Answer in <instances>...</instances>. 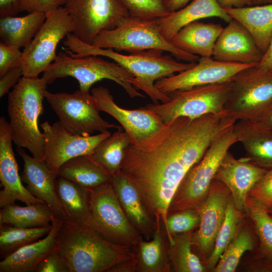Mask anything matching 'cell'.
<instances>
[{
  "instance_id": "cell-1",
  "label": "cell",
  "mask_w": 272,
  "mask_h": 272,
  "mask_svg": "<svg viewBox=\"0 0 272 272\" xmlns=\"http://www.w3.org/2000/svg\"><path fill=\"white\" fill-rule=\"evenodd\" d=\"M236 121L226 111L178 117L126 148L120 170L138 189L156 226L166 231L170 205L183 179L215 138Z\"/></svg>"
},
{
  "instance_id": "cell-2",
  "label": "cell",
  "mask_w": 272,
  "mask_h": 272,
  "mask_svg": "<svg viewBox=\"0 0 272 272\" xmlns=\"http://www.w3.org/2000/svg\"><path fill=\"white\" fill-rule=\"evenodd\" d=\"M55 248L64 258L70 272H116L135 270L133 248L103 239L92 230L63 220Z\"/></svg>"
},
{
  "instance_id": "cell-3",
  "label": "cell",
  "mask_w": 272,
  "mask_h": 272,
  "mask_svg": "<svg viewBox=\"0 0 272 272\" xmlns=\"http://www.w3.org/2000/svg\"><path fill=\"white\" fill-rule=\"evenodd\" d=\"M63 43L66 52L73 56H102L113 60L134 76V87L145 92L154 104H158L159 101L166 103L170 100L167 94L161 92L155 87L157 80L186 70L196 62H179L170 55H163L164 51L159 50L122 54L112 49L98 47L87 43L72 33L66 35Z\"/></svg>"
},
{
  "instance_id": "cell-4",
  "label": "cell",
  "mask_w": 272,
  "mask_h": 272,
  "mask_svg": "<svg viewBox=\"0 0 272 272\" xmlns=\"http://www.w3.org/2000/svg\"><path fill=\"white\" fill-rule=\"evenodd\" d=\"M47 84L41 78H20L9 93L7 111L13 142L35 159L44 161L45 142L38 126Z\"/></svg>"
},
{
  "instance_id": "cell-5",
  "label": "cell",
  "mask_w": 272,
  "mask_h": 272,
  "mask_svg": "<svg viewBox=\"0 0 272 272\" xmlns=\"http://www.w3.org/2000/svg\"><path fill=\"white\" fill-rule=\"evenodd\" d=\"M91 44L132 52L148 50L167 51L176 59L185 62H196L199 58L179 49L166 38L161 32L159 19L129 15L114 29L101 32Z\"/></svg>"
},
{
  "instance_id": "cell-6",
  "label": "cell",
  "mask_w": 272,
  "mask_h": 272,
  "mask_svg": "<svg viewBox=\"0 0 272 272\" xmlns=\"http://www.w3.org/2000/svg\"><path fill=\"white\" fill-rule=\"evenodd\" d=\"M70 55V54H69ZM71 77L79 84V90L89 92L95 83L107 79L120 85L131 98L145 97L134 87V76L115 62H110L94 55L75 57L67 52H59L56 59L43 73L42 78L47 85L57 79Z\"/></svg>"
},
{
  "instance_id": "cell-7",
  "label": "cell",
  "mask_w": 272,
  "mask_h": 272,
  "mask_svg": "<svg viewBox=\"0 0 272 272\" xmlns=\"http://www.w3.org/2000/svg\"><path fill=\"white\" fill-rule=\"evenodd\" d=\"M233 125L215 138L201 159L188 172L171 202L168 216L185 210H197L205 200L223 158L237 142Z\"/></svg>"
},
{
  "instance_id": "cell-8",
  "label": "cell",
  "mask_w": 272,
  "mask_h": 272,
  "mask_svg": "<svg viewBox=\"0 0 272 272\" xmlns=\"http://www.w3.org/2000/svg\"><path fill=\"white\" fill-rule=\"evenodd\" d=\"M89 190V212L82 226L113 244L135 247L142 235L128 220L110 182Z\"/></svg>"
},
{
  "instance_id": "cell-9",
  "label": "cell",
  "mask_w": 272,
  "mask_h": 272,
  "mask_svg": "<svg viewBox=\"0 0 272 272\" xmlns=\"http://www.w3.org/2000/svg\"><path fill=\"white\" fill-rule=\"evenodd\" d=\"M230 90L229 82L178 90L167 95L170 100L145 107L156 113L164 123L178 117L195 118L224 111Z\"/></svg>"
},
{
  "instance_id": "cell-10",
  "label": "cell",
  "mask_w": 272,
  "mask_h": 272,
  "mask_svg": "<svg viewBox=\"0 0 272 272\" xmlns=\"http://www.w3.org/2000/svg\"><path fill=\"white\" fill-rule=\"evenodd\" d=\"M224 111L236 120H256L272 102V72L256 65L238 73L229 82Z\"/></svg>"
},
{
  "instance_id": "cell-11",
  "label": "cell",
  "mask_w": 272,
  "mask_h": 272,
  "mask_svg": "<svg viewBox=\"0 0 272 272\" xmlns=\"http://www.w3.org/2000/svg\"><path fill=\"white\" fill-rule=\"evenodd\" d=\"M46 14L43 24L22 51L21 66L24 77L37 78L47 70L57 58L59 42L74 31V22L64 7Z\"/></svg>"
},
{
  "instance_id": "cell-12",
  "label": "cell",
  "mask_w": 272,
  "mask_h": 272,
  "mask_svg": "<svg viewBox=\"0 0 272 272\" xmlns=\"http://www.w3.org/2000/svg\"><path fill=\"white\" fill-rule=\"evenodd\" d=\"M44 95L59 121L74 134L87 137L96 131L103 132L122 127L101 117L96 101L89 92L79 90L72 94L53 93L45 89Z\"/></svg>"
},
{
  "instance_id": "cell-13",
  "label": "cell",
  "mask_w": 272,
  "mask_h": 272,
  "mask_svg": "<svg viewBox=\"0 0 272 272\" xmlns=\"http://www.w3.org/2000/svg\"><path fill=\"white\" fill-rule=\"evenodd\" d=\"M64 5L75 25L72 33L89 44L129 16L120 0H65Z\"/></svg>"
},
{
  "instance_id": "cell-14",
  "label": "cell",
  "mask_w": 272,
  "mask_h": 272,
  "mask_svg": "<svg viewBox=\"0 0 272 272\" xmlns=\"http://www.w3.org/2000/svg\"><path fill=\"white\" fill-rule=\"evenodd\" d=\"M40 126L45 142L44 161L48 168L57 174L64 163L79 156L90 155L101 141L111 134L108 130L87 137L75 135L59 121L52 124L45 121Z\"/></svg>"
},
{
  "instance_id": "cell-15",
  "label": "cell",
  "mask_w": 272,
  "mask_h": 272,
  "mask_svg": "<svg viewBox=\"0 0 272 272\" xmlns=\"http://www.w3.org/2000/svg\"><path fill=\"white\" fill-rule=\"evenodd\" d=\"M231 197L227 187L214 179L207 197L197 209L200 223L192 234V249L204 264L212 252Z\"/></svg>"
},
{
  "instance_id": "cell-16",
  "label": "cell",
  "mask_w": 272,
  "mask_h": 272,
  "mask_svg": "<svg viewBox=\"0 0 272 272\" xmlns=\"http://www.w3.org/2000/svg\"><path fill=\"white\" fill-rule=\"evenodd\" d=\"M255 65L224 62L212 57H200L191 67L177 75L160 79L155 85L159 91L168 94L195 86L229 82L241 71Z\"/></svg>"
},
{
  "instance_id": "cell-17",
  "label": "cell",
  "mask_w": 272,
  "mask_h": 272,
  "mask_svg": "<svg viewBox=\"0 0 272 272\" xmlns=\"http://www.w3.org/2000/svg\"><path fill=\"white\" fill-rule=\"evenodd\" d=\"M91 92L100 111L109 114L121 124L128 135L131 144H140L157 132L164 124L156 113L145 106L133 110L119 106L105 87L94 88Z\"/></svg>"
},
{
  "instance_id": "cell-18",
  "label": "cell",
  "mask_w": 272,
  "mask_h": 272,
  "mask_svg": "<svg viewBox=\"0 0 272 272\" xmlns=\"http://www.w3.org/2000/svg\"><path fill=\"white\" fill-rule=\"evenodd\" d=\"M13 139L9 122L0 117V207L15 203L16 200L26 205L43 202L25 187L19 174V168L13 150Z\"/></svg>"
},
{
  "instance_id": "cell-19",
  "label": "cell",
  "mask_w": 272,
  "mask_h": 272,
  "mask_svg": "<svg viewBox=\"0 0 272 272\" xmlns=\"http://www.w3.org/2000/svg\"><path fill=\"white\" fill-rule=\"evenodd\" d=\"M218 38L213 58L218 61L257 65L263 52L254 39L240 23L232 19Z\"/></svg>"
},
{
  "instance_id": "cell-20",
  "label": "cell",
  "mask_w": 272,
  "mask_h": 272,
  "mask_svg": "<svg viewBox=\"0 0 272 272\" xmlns=\"http://www.w3.org/2000/svg\"><path fill=\"white\" fill-rule=\"evenodd\" d=\"M267 171L243 159H236L228 151L220 164L214 179L227 187L235 207L244 212L249 192Z\"/></svg>"
},
{
  "instance_id": "cell-21",
  "label": "cell",
  "mask_w": 272,
  "mask_h": 272,
  "mask_svg": "<svg viewBox=\"0 0 272 272\" xmlns=\"http://www.w3.org/2000/svg\"><path fill=\"white\" fill-rule=\"evenodd\" d=\"M17 151L24 162L22 181L32 195L48 206L54 217L65 220L56 191L57 174L50 170L44 161L29 156L23 148H17Z\"/></svg>"
},
{
  "instance_id": "cell-22",
  "label": "cell",
  "mask_w": 272,
  "mask_h": 272,
  "mask_svg": "<svg viewBox=\"0 0 272 272\" xmlns=\"http://www.w3.org/2000/svg\"><path fill=\"white\" fill-rule=\"evenodd\" d=\"M110 183L132 225L142 236H153L157 226L136 186L121 170L111 175Z\"/></svg>"
},
{
  "instance_id": "cell-23",
  "label": "cell",
  "mask_w": 272,
  "mask_h": 272,
  "mask_svg": "<svg viewBox=\"0 0 272 272\" xmlns=\"http://www.w3.org/2000/svg\"><path fill=\"white\" fill-rule=\"evenodd\" d=\"M233 130L246 152L243 160L267 170L272 169V132L249 120L235 122Z\"/></svg>"
},
{
  "instance_id": "cell-24",
  "label": "cell",
  "mask_w": 272,
  "mask_h": 272,
  "mask_svg": "<svg viewBox=\"0 0 272 272\" xmlns=\"http://www.w3.org/2000/svg\"><path fill=\"white\" fill-rule=\"evenodd\" d=\"M62 220L53 217L51 228L46 236L28 244L4 258L0 272H35L41 260L56 246V238Z\"/></svg>"
},
{
  "instance_id": "cell-25",
  "label": "cell",
  "mask_w": 272,
  "mask_h": 272,
  "mask_svg": "<svg viewBox=\"0 0 272 272\" xmlns=\"http://www.w3.org/2000/svg\"><path fill=\"white\" fill-rule=\"evenodd\" d=\"M210 17H218L227 23L232 19L217 0H193L183 8L159 19V23L162 34L170 40L187 24Z\"/></svg>"
},
{
  "instance_id": "cell-26",
  "label": "cell",
  "mask_w": 272,
  "mask_h": 272,
  "mask_svg": "<svg viewBox=\"0 0 272 272\" xmlns=\"http://www.w3.org/2000/svg\"><path fill=\"white\" fill-rule=\"evenodd\" d=\"M223 28L220 24L196 21L182 27L170 40L176 47L187 53L210 57Z\"/></svg>"
},
{
  "instance_id": "cell-27",
  "label": "cell",
  "mask_w": 272,
  "mask_h": 272,
  "mask_svg": "<svg viewBox=\"0 0 272 272\" xmlns=\"http://www.w3.org/2000/svg\"><path fill=\"white\" fill-rule=\"evenodd\" d=\"M224 9L247 29L264 53L272 35V4Z\"/></svg>"
},
{
  "instance_id": "cell-28",
  "label": "cell",
  "mask_w": 272,
  "mask_h": 272,
  "mask_svg": "<svg viewBox=\"0 0 272 272\" xmlns=\"http://www.w3.org/2000/svg\"><path fill=\"white\" fill-rule=\"evenodd\" d=\"M166 241L160 226H157L150 241L142 239L133 248L135 270L143 272H167L171 263Z\"/></svg>"
},
{
  "instance_id": "cell-29",
  "label": "cell",
  "mask_w": 272,
  "mask_h": 272,
  "mask_svg": "<svg viewBox=\"0 0 272 272\" xmlns=\"http://www.w3.org/2000/svg\"><path fill=\"white\" fill-rule=\"evenodd\" d=\"M46 17V13L36 12L23 17L1 18V42L19 48H25L35 36Z\"/></svg>"
},
{
  "instance_id": "cell-30",
  "label": "cell",
  "mask_w": 272,
  "mask_h": 272,
  "mask_svg": "<svg viewBox=\"0 0 272 272\" xmlns=\"http://www.w3.org/2000/svg\"><path fill=\"white\" fill-rule=\"evenodd\" d=\"M56 191L65 215V220L82 226L89 212V189L58 176Z\"/></svg>"
},
{
  "instance_id": "cell-31",
  "label": "cell",
  "mask_w": 272,
  "mask_h": 272,
  "mask_svg": "<svg viewBox=\"0 0 272 272\" xmlns=\"http://www.w3.org/2000/svg\"><path fill=\"white\" fill-rule=\"evenodd\" d=\"M57 174L89 189L109 183L111 176L86 155L64 163L59 168Z\"/></svg>"
},
{
  "instance_id": "cell-32",
  "label": "cell",
  "mask_w": 272,
  "mask_h": 272,
  "mask_svg": "<svg viewBox=\"0 0 272 272\" xmlns=\"http://www.w3.org/2000/svg\"><path fill=\"white\" fill-rule=\"evenodd\" d=\"M53 216L45 203L38 202L25 207L14 203L1 208L0 225L5 224L27 228L49 226Z\"/></svg>"
},
{
  "instance_id": "cell-33",
  "label": "cell",
  "mask_w": 272,
  "mask_h": 272,
  "mask_svg": "<svg viewBox=\"0 0 272 272\" xmlns=\"http://www.w3.org/2000/svg\"><path fill=\"white\" fill-rule=\"evenodd\" d=\"M130 143L127 133L118 129L101 141L89 157L111 175L120 170L125 150Z\"/></svg>"
},
{
  "instance_id": "cell-34",
  "label": "cell",
  "mask_w": 272,
  "mask_h": 272,
  "mask_svg": "<svg viewBox=\"0 0 272 272\" xmlns=\"http://www.w3.org/2000/svg\"><path fill=\"white\" fill-rule=\"evenodd\" d=\"M245 222L224 250L212 271H235L243 255L247 251H253L258 248V239L252 223L249 227Z\"/></svg>"
},
{
  "instance_id": "cell-35",
  "label": "cell",
  "mask_w": 272,
  "mask_h": 272,
  "mask_svg": "<svg viewBox=\"0 0 272 272\" xmlns=\"http://www.w3.org/2000/svg\"><path fill=\"white\" fill-rule=\"evenodd\" d=\"M245 218L244 213L235 207L231 197L212 252L205 262L207 270L213 271L224 250L238 233L245 221Z\"/></svg>"
},
{
  "instance_id": "cell-36",
  "label": "cell",
  "mask_w": 272,
  "mask_h": 272,
  "mask_svg": "<svg viewBox=\"0 0 272 272\" xmlns=\"http://www.w3.org/2000/svg\"><path fill=\"white\" fill-rule=\"evenodd\" d=\"M193 232L173 235L174 243L169 244L168 254L170 263L177 272H203L207 268L192 249Z\"/></svg>"
},
{
  "instance_id": "cell-37",
  "label": "cell",
  "mask_w": 272,
  "mask_h": 272,
  "mask_svg": "<svg viewBox=\"0 0 272 272\" xmlns=\"http://www.w3.org/2000/svg\"><path fill=\"white\" fill-rule=\"evenodd\" d=\"M245 212L250 218L257 237V249L272 258V216L263 203L249 195L246 199Z\"/></svg>"
},
{
  "instance_id": "cell-38",
  "label": "cell",
  "mask_w": 272,
  "mask_h": 272,
  "mask_svg": "<svg viewBox=\"0 0 272 272\" xmlns=\"http://www.w3.org/2000/svg\"><path fill=\"white\" fill-rule=\"evenodd\" d=\"M49 226L20 228L8 224L0 225V255L2 258L47 235Z\"/></svg>"
},
{
  "instance_id": "cell-39",
  "label": "cell",
  "mask_w": 272,
  "mask_h": 272,
  "mask_svg": "<svg viewBox=\"0 0 272 272\" xmlns=\"http://www.w3.org/2000/svg\"><path fill=\"white\" fill-rule=\"evenodd\" d=\"M200 216L197 210H188L176 212L168 216L165 231L169 244H173V235L192 232L198 228Z\"/></svg>"
},
{
  "instance_id": "cell-40",
  "label": "cell",
  "mask_w": 272,
  "mask_h": 272,
  "mask_svg": "<svg viewBox=\"0 0 272 272\" xmlns=\"http://www.w3.org/2000/svg\"><path fill=\"white\" fill-rule=\"evenodd\" d=\"M130 16L149 19H161L170 12L165 0H120Z\"/></svg>"
},
{
  "instance_id": "cell-41",
  "label": "cell",
  "mask_w": 272,
  "mask_h": 272,
  "mask_svg": "<svg viewBox=\"0 0 272 272\" xmlns=\"http://www.w3.org/2000/svg\"><path fill=\"white\" fill-rule=\"evenodd\" d=\"M248 195L258 200L267 209L272 207V169L266 172Z\"/></svg>"
},
{
  "instance_id": "cell-42",
  "label": "cell",
  "mask_w": 272,
  "mask_h": 272,
  "mask_svg": "<svg viewBox=\"0 0 272 272\" xmlns=\"http://www.w3.org/2000/svg\"><path fill=\"white\" fill-rule=\"evenodd\" d=\"M20 49L0 42V77L10 69L21 65L22 51Z\"/></svg>"
},
{
  "instance_id": "cell-43",
  "label": "cell",
  "mask_w": 272,
  "mask_h": 272,
  "mask_svg": "<svg viewBox=\"0 0 272 272\" xmlns=\"http://www.w3.org/2000/svg\"><path fill=\"white\" fill-rule=\"evenodd\" d=\"M35 272H70V270L63 256L55 248L38 264Z\"/></svg>"
},
{
  "instance_id": "cell-44",
  "label": "cell",
  "mask_w": 272,
  "mask_h": 272,
  "mask_svg": "<svg viewBox=\"0 0 272 272\" xmlns=\"http://www.w3.org/2000/svg\"><path fill=\"white\" fill-rule=\"evenodd\" d=\"M19 12H48L57 8L59 0H17Z\"/></svg>"
},
{
  "instance_id": "cell-45",
  "label": "cell",
  "mask_w": 272,
  "mask_h": 272,
  "mask_svg": "<svg viewBox=\"0 0 272 272\" xmlns=\"http://www.w3.org/2000/svg\"><path fill=\"white\" fill-rule=\"evenodd\" d=\"M23 76L21 65L15 66L0 77V97L9 93L10 89L18 83L20 76Z\"/></svg>"
},
{
  "instance_id": "cell-46",
  "label": "cell",
  "mask_w": 272,
  "mask_h": 272,
  "mask_svg": "<svg viewBox=\"0 0 272 272\" xmlns=\"http://www.w3.org/2000/svg\"><path fill=\"white\" fill-rule=\"evenodd\" d=\"M256 67L260 71L272 72V35L268 46Z\"/></svg>"
},
{
  "instance_id": "cell-47",
  "label": "cell",
  "mask_w": 272,
  "mask_h": 272,
  "mask_svg": "<svg viewBox=\"0 0 272 272\" xmlns=\"http://www.w3.org/2000/svg\"><path fill=\"white\" fill-rule=\"evenodd\" d=\"M19 12L17 0H0V18L15 16Z\"/></svg>"
},
{
  "instance_id": "cell-48",
  "label": "cell",
  "mask_w": 272,
  "mask_h": 272,
  "mask_svg": "<svg viewBox=\"0 0 272 272\" xmlns=\"http://www.w3.org/2000/svg\"><path fill=\"white\" fill-rule=\"evenodd\" d=\"M255 121L272 132V102Z\"/></svg>"
},
{
  "instance_id": "cell-49",
  "label": "cell",
  "mask_w": 272,
  "mask_h": 272,
  "mask_svg": "<svg viewBox=\"0 0 272 272\" xmlns=\"http://www.w3.org/2000/svg\"><path fill=\"white\" fill-rule=\"evenodd\" d=\"M223 9L238 8L251 6L250 0H217Z\"/></svg>"
},
{
  "instance_id": "cell-50",
  "label": "cell",
  "mask_w": 272,
  "mask_h": 272,
  "mask_svg": "<svg viewBox=\"0 0 272 272\" xmlns=\"http://www.w3.org/2000/svg\"><path fill=\"white\" fill-rule=\"evenodd\" d=\"M193 0H165V5L168 10L171 13L177 11Z\"/></svg>"
},
{
  "instance_id": "cell-51",
  "label": "cell",
  "mask_w": 272,
  "mask_h": 272,
  "mask_svg": "<svg viewBox=\"0 0 272 272\" xmlns=\"http://www.w3.org/2000/svg\"><path fill=\"white\" fill-rule=\"evenodd\" d=\"M251 6L262 5L272 4V0H250Z\"/></svg>"
},
{
  "instance_id": "cell-52",
  "label": "cell",
  "mask_w": 272,
  "mask_h": 272,
  "mask_svg": "<svg viewBox=\"0 0 272 272\" xmlns=\"http://www.w3.org/2000/svg\"><path fill=\"white\" fill-rule=\"evenodd\" d=\"M65 0H59V6L64 4Z\"/></svg>"
},
{
  "instance_id": "cell-53",
  "label": "cell",
  "mask_w": 272,
  "mask_h": 272,
  "mask_svg": "<svg viewBox=\"0 0 272 272\" xmlns=\"http://www.w3.org/2000/svg\"><path fill=\"white\" fill-rule=\"evenodd\" d=\"M267 210L269 214L272 216V207L269 209H267Z\"/></svg>"
}]
</instances>
